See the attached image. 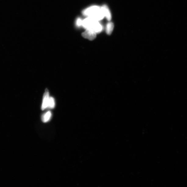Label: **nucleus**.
<instances>
[{"instance_id": "f257e3e1", "label": "nucleus", "mask_w": 187, "mask_h": 187, "mask_svg": "<svg viewBox=\"0 0 187 187\" xmlns=\"http://www.w3.org/2000/svg\"><path fill=\"white\" fill-rule=\"evenodd\" d=\"M83 14L84 16L99 21L104 18V16L101 7L98 6H92L84 10Z\"/></svg>"}, {"instance_id": "f03ea898", "label": "nucleus", "mask_w": 187, "mask_h": 187, "mask_svg": "<svg viewBox=\"0 0 187 187\" xmlns=\"http://www.w3.org/2000/svg\"><path fill=\"white\" fill-rule=\"evenodd\" d=\"M82 27L86 30H91L97 34L103 30V27L99 21L89 17L83 20Z\"/></svg>"}, {"instance_id": "7ed1b4c3", "label": "nucleus", "mask_w": 187, "mask_h": 187, "mask_svg": "<svg viewBox=\"0 0 187 187\" xmlns=\"http://www.w3.org/2000/svg\"><path fill=\"white\" fill-rule=\"evenodd\" d=\"M50 97L49 92L48 90H46L43 96L41 106L42 110H44L48 108V102Z\"/></svg>"}, {"instance_id": "20e7f679", "label": "nucleus", "mask_w": 187, "mask_h": 187, "mask_svg": "<svg viewBox=\"0 0 187 187\" xmlns=\"http://www.w3.org/2000/svg\"><path fill=\"white\" fill-rule=\"evenodd\" d=\"M97 33L89 30H86L82 35L85 38L90 40H94L96 37Z\"/></svg>"}, {"instance_id": "39448f33", "label": "nucleus", "mask_w": 187, "mask_h": 187, "mask_svg": "<svg viewBox=\"0 0 187 187\" xmlns=\"http://www.w3.org/2000/svg\"><path fill=\"white\" fill-rule=\"evenodd\" d=\"M101 9L104 17L109 21H110L112 19V15L108 6L104 5L101 7Z\"/></svg>"}, {"instance_id": "423d86ee", "label": "nucleus", "mask_w": 187, "mask_h": 187, "mask_svg": "<svg viewBox=\"0 0 187 187\" xmlns=\"http://www.w3.org/2000/svg\"><path fill=\"white\" fill-rule=\"evenodd\" d=\"M52 116V113L50 111H48L42 115L41 117L42 121L44 123H47L50 121Z\"/></svg>"}, {"instance_id": "0eeeda50", "label": "nucleus", "mask_w": 187, "mask_h": 187, "mask_svg": "<svg viewBox=\"0 0 187 187\" xmlns=\"http://www.w3.org/2000/svg\"><path fill=\"white\" fill-rule=\"evenodd\" d=\"M114 28V25L112 22H109L107 23L106 28V32L108 35L112 34Z\"/></svg>"}, {"instance_id": "6e6552de", "label": "nucleus", "mask_w": 187, "mask_h": 187, "mask_svg": "<svg viewBox=\"0 0 187 187\" xmlns=\"http://www.w3.org/2000/svg\"><path fill=\"white\" fill-rule=\"evenodd\" d=\"M55 99L52 97H50L49 101L48 102V108L49 109H53L55 106Z\"/></svg>"}, {"instance_id": "1a4fd4ad", "label": "nucleus", "mask_w": 187, "mask_h": 187, "mask_svg": "<svg viewBox=\"0 0 187 187\" xmlns=\"http://www.w3.org/2000/svg\"><path fill=\"white\" fill-rule=\"evenodd\" d=\"M83 20L80 18H78L76 21V26L78 27H82Z\"/></svg>"}]
</instances>
